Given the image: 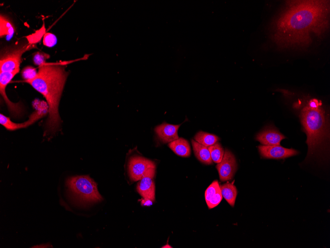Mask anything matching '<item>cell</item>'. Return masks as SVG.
Masks as SVG:
<instances>
[{
	"label": "cell",
	"instance_id": "cell-6",
	"mask_svg": "<svg viewBox=\"0 0 330 248\" xmlns=\"http://www.w3.org/2000/svg\"><path fill=\"white\" fill-rule=\"evenodd\" d=\"M156 165L152 160L141 157H132L128 164V170L131 180H140L145 176L154 177Z\"/></svg>",
	"mask_w": 330,
	"mask_h": 248
},
{
	"label": "cell",
	"instance_id": "cell-24",
	"mask_svg": "<svg viewBox=\"0 0 330 248\" xmlns=\"http://www.w3.org/2000/svg\"><path fill=\"white\" fill-rule=\"evenodd\" d=\"M57 42L56 36L51 33H46L43 37V45L49 48L54 47L57 44Z\"/></svg>",
	"mask_w": 330,
	"mask_h": 248
},
{
	"label": "cell",
	"instance_id": "cell-23",
	"mask_svg": "<svg viewBox=\"0 0 330 248\" xmlns=\"http://www.w3.org/2000/svg\"><path fill=\"white\" fill-rule=\"evenodd\" d=\"M37 74L36 69L31 66L25 67L21 71L22 78L25 81L34 78Z\"/></svg>",
	"mask_w": 330,
	"mask_h": 248
},
{
	"label": "cell",
	"instance_id": "cell-20",
	"mask_svg": "<svg viewBox=\"0 0 330 248\" xmlns=\"http://www.w3.org/2000/svg\"><path fill=\"white\" fill-rule=\"evenodd\" d=\"M212 161L218 163L220 162L224 155V149L221 144L216 142L212 146L208 147Z\"/></svg>",
	"mask_w": 330,
	"mask_h": 248
},
{
	"label": "cell",
	"instance_id": "cell-7",
	"mask_svg": "<svg viewBox=\"0 0 330 248\" xmlns=\"http://www.w3.org/2000/svg\"><path fill=\"white\" fill-rule=\"evenodd\" d=\"M47 103L43 102L41 106H38L36 110L30 116L29 119L20 123H17L12 121L10 118L2 114H0V124L5 127L7 130L14 131L18 129L25 128L33 124L38 120L44 116L47 112H48V106Z\"/></svg>",
	"mask_w": 330,
	"mask_h": 248
},
{
	"label": "cell",
	"instance_id": "cell-19",
	"mask_svg": "<svg viewBox=\"0 0 330 248\" xmlns=\"http://www.w3.org/2000/svg\"><path fill=\"white\" fill-rule=\"evenodd\" d=\"M194 139L196 142L206 147L213 145L219 140L217 136L203 131L197 133Z\"/></svg>",
	"mask_w": 330,
	"mask_h": 248
},
{
	"label": "cell",
	"instance_id": "cell-25",
	"mask_svg": "<svg viewBox=\"0 0 330 248\" xmlns=\"http://www.w3.org/2000/svg\"><path fill=\"white\" fill-rule=\"evenodd\" d=\"M321 103L316 99H311L308 104V105L312 108H317L320 106Z\"/></svg>",
	"mask_w": 330,
	"mask_h": 248
},
{
	"label": "cell",
	"instance_id": "cell-5",
	"mask_svg": "<svg viewBox=\"0 0 330 248\" xmlns=\"http://www.w3.org/2000/svg\"><path fill=\"white\" fill-rule=\"evenodd\" d=\"M35 47L36 45H30L27 41L6 48L0 55V72H11L20 70L22 55Z\"/></svg>",
	"mask_w": 330,
	"mask_h": 248
},
{
	"label": "cell",
	"instance_id": "cell-14",
	"mask_svg": "<svg viewBox=\"0 0 330 248\" xmlns=\"http://www.w3.org/2000/svg\"><path fill=\"white\" fill-rule=\"evenodd\" d=\"M152 177L145 176L139 180L137 184V190L144 198H149L155 201V187Z\"/></svg>",
	"mask_w": 330,
	"mask_h": 248
},
{
	"label": "cell",
	"instance_id": "cell-15",
	"mask_svg": "<svg viewBox=\"0 0 330 248\" xmlns=\"http://www.w3.org/2000/svg\"><path fill=\"white\" fill-rule=\"evenodd\" d=\"M168 147L177 155L184 157H189L191 149L188 142L182 138L174 140L168 144Z\"/></svg>",
	"mask_w": 330,
	"mask_h": 248
},
{
	"label": "cell",
	"instance_id": "cell-13",
	"mask_svg": "<svg viewBox=\"0 0 330 248\" xmlns=\"http://www.w3.org/2000/svg\"><path fill=\"white\" fill-rule=\"evenodd\" d=\"M205 199L209 209L215 207L221 201L220 186L217 180L214 181L206 190Z\"/></svg>",
	"mask_w": 330,
	"mask_h": 248
},
{
	"label": "cell",
	"instance_id": "cell-1",
	"mask_svg": "<svg viewBox=\"0 0 330 248\" xmlns=\"http://www.w3.org/2000/svg\"><path fill=\"white\" fill-rule=\"evenodd\" d=\"M330 1H286L270 25V37L281 49H306L329 27Z\"/></svg>",
	"mask_w": 330,
	"mask_h": 248
},
{
	"label": "cell",
	"instance_id": "cell-3",
	"mask_svg": "<svg viewBox=\"0 0 330 248\" xmlns=\"http://www.w3.org/2000/svg\"><path fill=\"white\" fill-rule=\"evenodd\" d=\"M300 116L307 135L309 155L327 137V126L325 112L320 107L312 108L307 105L301 110Z\"/></svg>",
	"mask_w": 330,
	"mask_h": 248
},
{
	"label": "cell",
	"instance_id": "cell-12",
	"mask_svg": "<svg viewBox=\"0 0 330 248\" xmlns=\"http://www.w3.org/2000/svg\"><path fill=\"white\" fill-rule=\"evenodd\" d=\"M180 125L163 123L155 128L158 139L163 143H170L179 138L177 132Z\"/></svg>",
	"mask_w": 330,
	"mask_h": 248
},
{
	"label": "cell",
	"instance_id": "cell-26",
	"mask_svg": "<svg viewBox=\"0 0 330 248\" xmlns=\"http://www.w3.org/2000/svg\"><path fill=\"white\" fill-rule=\"evenodd\" d=\"M153 201L149 198H144L141 201V204L143 205L149 206L151 205Z\"/></svg>",
	"mask_w": 330,
	"mask_h": 248
},
{
	"label": "cell",
	"instance_id": "cell-4",
	"mask_svg": "<svg viewBox=\"0 0 330 248\" xmlns=\"http://www.w3.org/2000/svg\"><path fill=\"white\" fill-rule=\"evenodd\" d=\"M66 185L69 196L79 204L86 205L103 199L98 192L96 183L87 175L69 177Z\"/></svg>",
	"mask_w": 330,
	"mask_h": 248
},
{
	"label": "cell",
	"instance_id": "cell-8",
	"mask_svg": "<svg viewBox=\"0 0 330 248\" xmlns=\"http://www.w3.org/2000/svg\"><path fill=\"white\" fill-rule=\"evenodd\" d=\"M20 70L11 72H0V93L10 113L13 116L20 115L23 112L22 105L19 102L14 103L11 101L5 93V88L7 84L11 81L13 77L17 74Z\"/></svg>",
	"mask_w": 330,
	"mask_h": 248
},
{
	"label": "cell",
	"instance_id": "cell-18",
	"mask_svg": "<svg viewBox=\"0 0 330 248\" xmlns=\"http://www.w3.org/2000/svg\"><path fill=\"white\" fill-rule=\"evenodd\" d=\"M15 32V28L10 20L1 14L0 16V36H6L10 40Z\"/></svg>",
	"mask_w": 330,
	"mask_h": 248
},
{
	"label": "cell",
	"instance_id": "cell-17",
	"mask_svg": "<svg viewBox=\"0 0 330 248\" xmlns=\"http://www.w3.org/2000/svg\"><path fill=\"white\" fill-rule=\"evenodd\" d=\"M220 189L222 197L233 207L237 195L236 186L231 183H226L220 186Z\"/></svg>",
	"mask_w": 330,
	"mask_h": 248
},
{
	"label": "cell",
	"instance_id": "cell-10",
	"mask_svg": "<svg viewBox=\"0 0 330 248\" xmlns=\"http://www.w3.org/2000/svg\"><path fill=\"white\" fill-rule=\"evenodd\" d=\"M258 148L261 156L265 158H285L298 153V151L293 149L285 148L280 145H262L258 146Z\"/></svg>",
	"mask_w": 330,
	"mask_h": 248
},
{
	"label": "cell",
	"instance_id": "cell-21",
	"mask_svg": "<svg viewBox=\"0 0 330 248\" xmlns=\"http://www.w3.org/2000/svg\"><path fill=\"white\" fill-rule=\"evenodd\" d=\"M45 33L46 28L43 22L41 28L36 30L34 33L27 36L26 38L30 45H34L41 41Z\"/></svg>",
	"mask_w": 330,
	"mask_h": 248
},
{
	"label": "cell",
	"instance_id": "cell-2",
	"mask_svg": "<svg viewBox=\"0 0 330 248\" xmlns=\"http://www.w3.org/2000/svg\"><path fill=\"white\" fill-rule=\"evenodd\" d=\"M62 63L46 62L39 67L37 76L25 81L45 99L48 106L46 134L55 132L61 122L59 105L69 72Z\"/></svg>",
	"mask_w": 330,
	"mask_h": 248
},
{
	"label": "cell",
	"instance_id": "cell-16",
	"mask_svg": "<svg viewBox=\"0 0 330 248\" xmlns=\"http://www.w3.org/2000/svg\"><path fill=\"white\" fill-rule=\"evenodd\" d=\"M191 142L196 157L203 163L212 164V160L208 148L194 140H192Z\"/></svg>",
	"mask_w": 330,
	"mask_h": 248
},
{
	"label": "cell",
	"instance_id": "cell-11",
	"mask_svg": "<svg viewBox=\"0 0 330 248\" xmlns=\"http://www.w3.org/2000/svg\"><path fill=\"white\" fill-rule=\"evenodd\" d=\"M285 138L284 135L272 126L265 128L256 136V140L264 146L280 145Z\"/></svg>",
	"mask_w": 330,
	"mask_h": 248
},
{
	"label": "cell",
	"instance_id": "cell-22",
	"mask_svg": "<svg viewBox=\"0 0 330 248\" xmlns=\"http://www.w3.org/2000/svg\"><path fill=\"white\" fill-rule=\"evenodd\" d=\"M50 58V55L42 51H37L33 54L34 63L39 66L46 63V60Z\"/></svg>",
	"mask_w": 330,
	"mask_h": 248
},
{
	"label": "cell",
	"instance_id": "cell-9",
	"mask_svg": "<svg viewBox=\"0 0 330 248\" xmlns=\"http://www.w3.org/2000/svg\"><path fill=\"white\" fill-rule=\"evenodd\" d=\"M237 168L235 156L229 150L226 149L222 159L216 165L220 180L223 182L232 179Z\"/></svg>",
	"mask_w": 330,
	"mask_h": 248
}]
</instances>
